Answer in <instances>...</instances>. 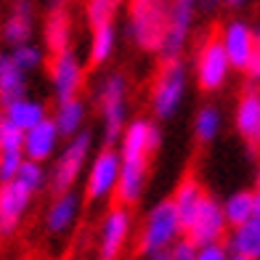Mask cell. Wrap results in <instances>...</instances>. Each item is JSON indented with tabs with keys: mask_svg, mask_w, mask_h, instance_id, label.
Returning a JSON list of instances; mask_svg holds the SVG:
<instances>
[{
	"mask_svg": "<svg viewBox=\"0 0 260 260\" xmlns=\"http://www.w3.org/2000/svg\"><path fill=\"white\" fill-rule=\"evenodd\" d=\"M170 0H127L125 32L130 43L144 53H157L168 27Z\"/></svg>",
	"mask_w": 260,
	"mask_h": 260,
	"instance_id": "1",
	"label": "cell"
},
{
	"mask_svg": "<svg viewBox=\"0 0 260 260\" xmlns=\"http://www.w3.org/2000/svg\"><path fill=\"white\" fill-rule=\"evenodd\" d=\"M181 236H183V223L178 218L173 199H159L157 205L149 207L144 218V226H141V234H138V252L144 257L154 252H165Z\"/></svg>",
	"mask_w": 260,
	"mask_h": 260,
	"instance_id": "2",
	"label": "cell"
},
{
	"mask_svg": "<svg viewBox=\"0 0 260 260\" xmlns=\"http://www.w3.org/2000/svg\"><path fill=\"white\" fill-rule=\"evenodd\" d=\"M93 144H96L93 133L82 127L80 133L67 138L64 149L56 151V162H53V168L48 173V186H51L53 194L67 191V188H75V183L80 181V175L85 173L88 162H90Z\"/></svg>",
	"mask_w": 260,
	"mask_h": 260,
	"instance_id": "3",
	"label": "cell"
},
{
	"mask_svg": "<svg viewBox=\"0 0 260 260\" xmlns=\"http://www.w3.org/2000/svg\"><path fill=\"white\" fill-rule=\"evenodd\" d=\"M165 67L159 69V75L151 85V112H154V120H173L175 114L181 112V106L186 101L188 93V69L181 58H173V61H162Z\"/></svg>",
	"mask_w": 260,
	"mask_h": 260,
	"instance_id": "4",
	"label": "cell"
},
{
	"mask_svg": "<svg viewBox=\"0 0 260 260\" xmlns=\"http://www.w3.org/2000/svg\"><path fill=\"white\" fill-rule=\"evenodd\" d=\"M96 101L101 112V127L106 146L117 144L127 125V77L122 72H109L96 88Z\"/></svg>",
	"mask_w": 260,
	"mask_h": 260,
	"instance_id": "5",
	"label": "cell"
},
{
	"mask_svg": "<svg viewBox=\"0 0 260 260\" xmlns=\"http://www.w3.org/2000/svg\"><path fill=\"white\" fill-rule=\"evenodd\" d=\"M194 67H197V85L205 93H215L229 82L234 67L226 56V48L218 35H210L199 43L197 56H194Z\"/></svg>",
	"mask_w": 260,
	"mask_h": 260,
	"instance_id": "6",
	"label": "cell"
},
{
	"mask_svg": "<svg viewBox=\"0 0 260 260\" xmlns=\"http://www.w3.org/2000/svg\"><path fill=\"white\" fill-rule=\"evenodd\" d=\"M194 19H197V0H170L168 27H165L159 51H157L162 61H173V58L183 56L194 29Z\"/></svg>",
	"mask_w": 260,
	"mask_h": 260,
	"instance_id": "7",
	"label": "cell"
},
{
	"mask_svg": "<svg viewBox=\"0 0 260 260\" xmlns=\"http://www.w3.org/2000/svg\"><path fill=\"white\" fill-rule=\"evenodd\" d=\"M120 151L112 146H104L96 151L90 159V168L85 175V199L88 202H106L117 191V181H120Z\"/></svg>",
	"mask_w": 260,
	"mask_h": 260,
	"instance_id": "8",
	"label": "cell"
},
{
	"mask_svg": "<svg viewBox=\"0 0 260 260\" xmlns=\"http://www.w3.org/2000/svg\"><path fill=\"white\" fill-rule=\"evenodd\" d=\"M159 144L162 130L157 127V122L146 120V117H136V120H127L122 136L117 138V151H120L122 162H149Z\"/></svg>",
	"mask_w": 260,
	"mask_h": 260,
	"instance_id": "9",
	"label": "cell"
},
{
	"mask_svg": "<svg viewBox=\"0 0 260 260\" xmlns=\"http://www.w3.org/2000/svg\"><path fill=\"white\" fill-rule=\"evenodd\" d=\"M133 229V212L125 205H112L99 226V260H120Z\"/></svg>",
	"mask_w": 260,
	"mask_h": 260,
	"instance_id": "10",
	"label": "cell"
},
{
	"mask_svg": "<svg viewBox=\"0 0 260 260\" xmlns=\"http://www.w3.org/2000/svg\"><path fill=\"white\" fill-rule=\"evenodd\" d=\"M229 234V220L223 215V207L215 197H205V202L199 205L194 218L186 223L183 236L194 244H207V242H220Z\"/></svg>",
	"mask_w": 260,
	"mask_h": 260,
	"instance_id": "11",
	"label": "cell"
},
{
	"mask_svg": "<svg viewBox=\"0 0 260 260\" xmlns=\"http://www.w3.org/2000/svg\"><path fill=\"white\" fill-rule=\"evenodd\" d=\"M82 82H85V67H82L80 56L72 48H64V51L53 53V58H51V85H53L56 101L75 99L82 90Z\"/></svg>",
	"mask_w": 260,
	"mask_h": 260,
	"instance_id": "12",
	"label": "cell"
},
{
	"mask_svg": "<svg viewBox=\"0 0 260 260\" xmlns=\"http://www.w3.org/2000/svg\"><path fill=\"white\" fill-rule=\"evenodd\" d=\"M220 43L226 48V56L236 72H244V67L250 64L255 56V29L247 19H231L220 29Z\"/></svg>",
	"mask_w": 260,
	"mask_h": 260,
	"instance_id": "13",
	"label": "cell"
},
{
	"mask_svg": "<svg viewBox=\"0 0 260 260\" xmlns=\"http://www.w3.org/2000/svg\"><path fill=\"white\" fill-rule=\"evenodd\" d=\"M32 197L35 194L27 191L16 178L0 183V236H11L21 226V218L27 215Z\"/></svg>",
	"mask_w": 260,
	"mask_h": 260,
	"instance_id": "14",
	"label": "cell"
},
{
	"mask_svg": "<svg viewBox=\"0 0 260 260\" xmlns=\"http://www.w3.org/2000/svg\"><path fill=\"white\" fill-rule=\"evenodd\" d=\"M234 127L250 151L260 149V88L257 85H250L236 101Z\"/></svg>",
	"mask_w": 260,
	"mask_h": 260,
	"instance_id": "15",
	"label": "cell"
},
{
	"mask_svg": "<svg viewBox=\"0 0 260 260\" xmlns=\"http://www.w3.org/2000/svg\"><path fill=\"white\" fill-rule=\"evenodd\" d=\"M82 212V197L75 188L53 194V202L48 205L45 212V231L51 236H64L77 226V218Z\"/></svg>",
	"mask_w": 260,
	"mask_h": 260,
	"instance_id": "16",
	"label": "cell"
},
{
	"mask_svg": "<svg viewBox=\"0 0 260 260\" xmlns=\"http://www.w3.org/2000/svg\"><path fill=\"white\" fill-rule=\"evenodd\" d=\"M58 146H61V133H58L56 122L51 117H45L43 122H38L35 127L24 130V141H21V151H24L27 159L35 162H48L56 157Z\"/></svg>",
	"mask_w": 260,
	"mask_h": 260,
	"instance_id": "17",
	"label": "cell"
},
{
	"mask_svg": "<svg viewBox=\"0 0 260 260\" xmlns=\"http://www.w3.org/2000/svg\"><path fill=\"white\" fill-rule=\"evenodd\" d=\"M149 186V162H122L114 199L125 207H136Z\"/></svg>",
	"mask_w": 260,
	"mask_h": 260,
	"instance_id": "18",
	"label": "cell"
},
{
	"mask_svg": "<svg viewBox=\"0 0 260 260\" xmlns=\"http://www.w3.org/2000/svg\"><path fill=\"white\" fill-rule=\"evenodd\" d=\"M35 35V3L32 0H14L11 14L3 24V40L14 48L19 43L32 40Z\"/></svg>",
	"mask_w": 260,
	"mask_h": 260,
	"instance_id": "19",
	"label": "cell"
},
{
	"mask_svg": "<svg viewBox=\"0 0 260 260\" xmlns=\"http://www.w3.org/2000/svg\"><path fill=\"white\" fill-rule=\"evenodd\" d=\"M43 43L51 53L69 48V43H72V14L67 11V6H51L43 24Z\"/></svg>",
	"mask_w": 260,
	"mask_h": 260,
	"instance_id": "20",
	"label": "cell"
},
{
	"mask_svg": "<svg viewBox=\"0 0 260 260\" xmlns=\"http://www.w3.org/2000/svg\"><path fill=\"white\" fill-rule=\"evenodd\" d=\"M226 244L236 255L260 260V218L252 215L244 223H239V226H231V234L226 236Z\"/></svg>",
	"mask_w": 260,
	"mask_h": 260,
	"instance_id": "21",
	"label": "cell"
},
{
	"mask_svg": "<svg viewBox=\"0 0 260 260\" xmlns=\"http://www.w3.org/2000/svg\"><path fill=\"white\" fill-rule=\"evenodd\" d=\"M205 197H207V191H205V186L197 181V175H186V178L175 186V194L170 199H173L175 210H178V218L183 223V229H186V223L194 218L199 205L205 202Z\"/></svg>",
	"mask_w": 260,
	"mask_h": 260,
	"instance_id": "22",
	"label": "cell"
},
{
	"mask_svg": "<svg viewBox=\"0 0 260 260\" xmlns=\"http://www.w3.org/2000/svg\"><path fill=\"white\" fill-rule=\"evenodd\" d=\"M117 38H120V32H117L114 19H112V21H101V24H93V27H90L88 58H90L93 67H101V64H106V61L114 56V51H117Z\"/></svg>",
	"mask_w": 260,
	"mask_h": 260,
	"instance_id": "23",
	"label": "cell"
},
{
	"mask_svg": "<svg viewBox=\"0 0 260 260\" xmlns=\"http://www.w3.org/2000/svg\"><path fill=\"white\" fill-rule=\"evenodd\" d=\"M51 120L56 122L58 127V133H61V138H69V136H75L80 133L82 127H85V120H88V106L82 99H64V101H58L56 104V112Z\"/></svg>",
	"mask_w": 260,
	"mask_h": 260,
	"instance_id": "24",
	"label": "cell"
},
{
	"mask_svg": "<svg viewBox=\"0 0 260 260\" xmlns=\"http://www.w3.org/2000/svg\"><path fill=\"white\" fill-rule=\"evenodd\" d=\"M3 114H6L19 130H29V127H35L38 122H43L45 117H48V109H45V104L38 101V99L19 96V99H14L11 104L3 106Z\"/></svg>",
	"mask_w": 260,
	"mask_h": 260,
	"instance_id": "25",
	"label": "cell"
},
{
	"mask_svg": "<svg viewBox=\"0 0 260 260\" xmlns=\"http://www.w3.org/2000/svg\"><path fill=\"white\" fill-rule=\"evenodd\" d=\"M27 96V72L14 64L11 53H0V106Z\"/></svg>",
	"mask_w": 260,
	"mask_h": 260,
	"instance_id": "26",
	"label": "cell"
},
{
	"mask_svg": "<svg viewBox=\"0 0 260 260\" xmlns=\"http://www.w3.org/2000/svg\"><path fill=\"white\" fill-rule=\"evenodd\" d=\"M223 130V112L212 104H205L194 117V138L199 144H212Z\"/></svg>",
	"mask_w": 260,
	"mask_h": 260,
	"instance_id": "27",
	"label": "cell"
},
{
	"mask_svg": "<svg viewBox=\"0 0 260 260\" xmlns=\"http://www.w3.org/2000/svg\"><path fill=\"white\" fill-rule=\"evenodd\" d=\"M220 207H223V215H226V220H229V229L239 226V223H244L247 218H252V191H247V188L231 191L220 202Z\"/></svg>",
	"mask_w": 260,
	"mask_h": 260,
	"instance_id": "28",
	"label": "cell"
},
{
	"mask_svg": "<svg viewBox=\"0 0 260 260\" xmlns=\"http://www.w3.org/2000/svg\"><path fill=\"white\" fill-rule=\"evenodd\" d=\"M11 58H14V64L21 69V72H35V69H40L45 64V51L40 48V45H35V43H19L11 48Z\"/></svg>",
	"mask_w": 260,
	"mask_h": 260,
	"instance_id": "29",
	"label": "cell"
},
{
	"mask_svg": "<svg viewBox=\"0 0 260 260\" xmlns=\"http://www.w3.org/2000/svg\"><path fill=\"white\" fill-rule=\"evenodd\" d=\"M16 181L24 186L27 191L38 194V191H43V188L48 186V173H45L43 162H35V159L24 157V162H21V168L16 173Z\"/></svg>",
	"mask_w": 260,
	"mask_h": 260,
	"instance_id": "30",
	"label": "cell"
},
{
	"mask_svg": "<svg viewBox=\"0 0 260 260\" xmlns=\"http://www.w3.org/2000/svg\"><path fill=\"white\" fill-rule=\"evenodd\" d=\"M122 3L125 0H85V21L90 27L101 24V21H112Z\"/></svg>",
	"mask_w": 260,
	"mask_h": 260,
	"instance_id": "31",
	"label": "cell"
},
{
	"mask_svg": "<svg viewBox=\"0 0 260 260\" xmlns=\"http://www.w3.org/2000/svg\"><path fill=\"white\" fill-rule=\"evenodd\" d=\"M21 141H24V130H19L0 112V151H16L21 149Z\"/></svg>",
	"mask_w": 260,
	"mask_h": 260,
	"instance_id": "32",
	"label": "cell"
},
{
	"mask_svg": "<svg viewBox=\"0 0 260 260\" xmlns=\"http://www.w3.org/2000/svg\"><path fill=\"white\" fill-rule=\"evenodd\" d=\"M24 162V151L16 149V151H0V183L6 181H14L16 173Z\"/></svg>",
	"mask_w": 260,
	"mask_h": 260,
	"instance_id": "33",
	"label": "cell"
},
{
	"mask_svg": "<svg viewBox=\"0 0 260 260\" xmlns=\"http://www.w3.org/2000/svg\"><path fill=\"white\" fill-rule=\"evenodd\" d=\"M229 255H231V250H229L226 239H220V242L197 244V255H194V260H229Z\"/></svg>",
	"mask_w": 260,
	"mask_h": 260,
	"instance_id": "34",
	"label": "cell"
},
{
	"mask_svg": "<svg viewBox=\"0 0 260 260\" xmlns=\"http://www.w3.org/2000/svg\"><path fill=\"white\" fill-rule=\"evenodd\" d=\"M168 252H170V260H194V255H197V244H194V242H188L186 236H181V239L175 242Z\"/></svg>",
	"mask_w": 260,
	"mask_h": 260,
	"instance_id": "35",
	"label": "cell"
},
{
	"mask_svg": "<svg viewBox=\"0 0 260 260\" xmlns=\"http://www.w3.org/2000/svg\"><path fill=\"white\" fill-rule=\"evenodd\" d=\"M220 3L226 8H244V6H250L252 0H220Z\"/></svg>",
	"mask_w": 260,
	"mask_h": 260,
	"instance_id": "36",
	"label": "cell"
},
{
	"mask_svg": "<svg viewBox=\"0 0 260 260\" xmlns=\"http://www.w3.org/2000/svg\"><path fill=\"white\" fill-rule=\"evenodd\" d=\"M252 215L260 218V188H255V191H252Z\"/></svg>",
	"mask_w": 260,
	"mask_h": 260,
	"instance_id": "37",
	"label": "cell"
},
{
	"mask_svg": "<svg viewBox=\"0 0 260 260\" xmlns=\"http://www.w3.org/2000/svg\"><path fill=\"white\" fill-rule=\"evenodd\" d=\"M146 260H170V252H154V255H146Z\"/></svg>",
	"mask_w": 260,
	"mask_h": 260,
	"instance_id": "38",
	"label": "cell"
},
{
	"mask_svg": "<svg viewBox=\"0 0 260 260\" xmlns=\"http://www.w3.org/2000/svg\"><path fill=\"white\" fill-rule=\"evenodd\" d=\"M255 58L260 61V29H255Z\"/></svg>",
	"mask_w": 260,
	"mask_h": 260,
	"instance_id": "39",
	"label": "cell"
},
{
	"mask_svg": "<svg viewBox=\"0 0 260 260\" xmlns=\"http://www.w3.org/2000/svg\"><path fill=\"white\" fill-rule=\"evenodd\" d=\"M255 188H260V162H257V170H255Z\"/></svg>",
	"mask_w": 260,
	"mask_h": 260,
	"instance_id": "40",
	"label": "cell"
},
{
	"mask_svg": "<svg viewBox=\"0 0 260 260\" xmlns=\"http://www.w3.org/2000/svg\"><path fill=\"white\" fill-rule=\"evenodd\" d=\"M229 260H250V257H244V255H236V252H231V255H229Z\"/></svg>",
	"mask_w": 260,
	"mask_h": 260,
	"instance_id": "41",
	"label": "cell"
},
{
	"mask_svg": "<svg viewBox=\"0 0 260 260\" xmlns=\"http://www.w3.org/2000/svg\"><path fill=\"white\" fill-rule=\"evenodd\" d=\"M69 0H51V6H67Z\"/></svg>",
	"mask_w": 260,
	"mask_h": 260,
	"instance_id": "42",
	"label": "cell"
}]
</instances>
